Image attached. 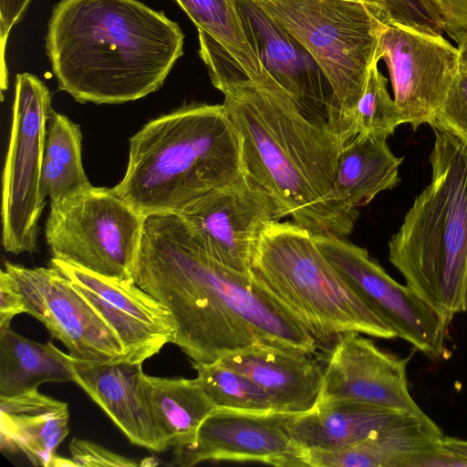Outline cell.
I'll use <instances>...</instances> for the list:
<instances>
[{"label":"cell","mask_w":467,"mask_h":467,"mask_svg":"<svg viewBox=\"0 0 467 467\" xmlns=\"http://www.w3.org/2000/svg\"><path fill=\"white\" fill-rule=\"evenodd\" d=\"M445 24L444 32L451 36L467 28V0H432Z\"/></svg>","instance_id":"35"},{"label":"cell","mask_w":467,"mask_h":467,"mask_svg":"<svg viewBox=\"0 0 467 467\" xmlns=\"http://www.w3.org/2000/svg\"><path fill=\"white\" fill-rule=\"evenodd\" d=\"M144 218L113 188L92 186L51 202L46 240L54 259L105 277L133 280Z\"/></svg>","instance_id":"8"},{"label":"cell","mask_w":467,"mask_h":467,"mask_svg":"<svg viewBox=\"0 0 467 467\" xmlns=\"http://www.w3.org/2000/svg\"><path fill=\"white\" fill-rule=\"evenodd\" d=\"M73 382L111 419L129 441L157 451L154 424L146 401L142 363H92L74 358Z\"/></svg>","instance_id":"19"},{"label":"cell","mask_w":467,"mask_h":467,"mask_svg":"<svg viewBox=\"0 0 467 467\" xmlns=\"http://www.w3.org/2000/svg\"><path fill=\"white\" fill-rule=\"evenodd\" d=\"M27 314L39 320L77 360L127 361L122 344L106 319L56 267L28 268L5 262Z\"/></svg>","instance_id":"11"},{"label":"cell","mask_w":467,"mask_h":467,"mask_svg":"<svg viewBox=\"0 0 467 467\" xmlns=\"http://www.w3.org/2000/svg\"><path fill=\"white\" fill-rule=\"evenodd\" d=\"M375 58L388 67L402 123L430 125L459 71L457 47L441 35L389 23Z\"/></svg>","instance_id":"13"},{"label":"cell","mask_w":467,"mask_h":467,"mask_svg":"<svg viewBox=\"0 0 467 467\" xmlns=\"http://www.w3.org/2000/svg\"><path fill=\"white\" fill-rule=\"evenodd\" d=\"M430 125L453 135L467 148V74L459 69Z\"/></svg>","instance_id":"30"},{"label":"cell","mask_w":467,"mask_h":467,"mask_svg":"<svg viewBox=\"0 0 467 467\" xmlns=\"http://www.w3.org/2000/svg\"><path fill=\"white\" fill-rule=\"evenodd\" d=\"M30 2L31 0H0V46L3 72H7L5 52L9 34L23 17Z\"/></svg>","instance_id":"34"},{"label":"cell","mask_w":467,"mask_h":467,"mask_svg":"<svg viewBox=\"0 0 467 467\" xmlns=\"http://www.w3.org/2000/svg\"><path fill=\"white\" fill-rule=\"evenodd\" d=\"M312 236L343 281L398 337L431 359L448 357L450 323L441 314L391 278L367 249L341 237Z\"/></svg>","instance_id":"10"},{"label":"cell","mask_w":467,"mask_h":467,"mask_svg":"<svg viewBox=\"0 0 467 467\" xmlns=\"http://www.w3.org/2000/svg\"><path fill=\"white\" fill-rule=\"evenodd\" d=\"M178 214L207 255L244 274L250 273L265 229L280 220L270 194L244 171Z\"/></svg>","instance_id":"12"},{"label":"cell","mask_w":467,"mask_h":467,"mask_svg":"<svg viewBox=\"0 0 467 467\" xmlns=\"http://www.w3.org/2000/svg\"><path fill=\"white\" fill-rule=\"evenodd\" d=\"M244 26L264 67L289 93L303 114L347 142L332 88L311 54L254 0H236Z\"/></svg>","instance_id":"14"},{"label":"cell","mask_w":467,"mask_h":467,"mask_svg":"<svg viewBox=\"0 0 467 467\" xmlns=\"http://www.w3.org/2000/svg\"><path fill=\"white\" fill-rule=\"evenodd\" d=\"M410 416L413 415L393 409L335 402L294 415L287 428L293 441L302 451L327 452L377 436Z\"/></svg>","instance_id":"22"},{"label":"cell","mask_w":467,"mask_h":467,"mask_svg":"<svg viewBox=\"0 0 467 467\" xmlns=\"http://www.w3.org/2000/svg\"><path fill=\"white\" fill-rule=\"evenodd\" d=\"M451 37L457 44L459 69L467 74V28L457 31Z\"/></svg>","instance_id":"36"},{"label":"cell","mask_w":467,"mask_h":467,"mask_svg":"<svg viewBox=\"0 0 467 467\" xmlns=\"http://www.w3.org/2000/svg\"><path fill=\"white\" fill-rule=\"evenodd\" d=\"M132 278L170 313L172 343L192 365L257 347L312 355V336L250 274L207 255L178 214L144 218Z\"/></svg>","instance_id":"1"},{"label":"cell","mask_w":467,"mask_h":467,"mask_svg":"<svg viewBox=\"0 0 467 467\" xmlns=\"http://www.w3.org/2000/svg\"><path fill=\"white\" fill-rule=\"evenodd\" d=\"M389 23L441 35L444 20L432 0H381Z\"/></svg>","instance_id":"31"},{"label":"cell","mask_w":467,"mask_h":467,"mask_svg":"<svg viewBox=\"0 0 467 467\" xmlns=\"http://www.w3.org/2000/svg\"><path fill=\"white\" fill-rule=\"evenodd\" d=\"M254 1L314 57L332 88L350 140L356 105L389 23L384 8L356 0Z\"/></svg>","instance_id":"7"},{"label":"cell","mask_w":467,"mask_h":467,"mask_svg":"<svg viewBox=\"0 0 467 467\" xmlns=\"http://www.w3.org/2000/svg\"><path fill=\"white\" fill-rule=\"evenodd\" d=\"M249 274L318 347L335 344L349 332L397 337L338 275L312 234L292 221L275 220L266 226Z\"/></svg>","instance_id":"6"},{"label":"cell","mask_w":467,"mask_h":467,"mask_svg":"<svg viewBox=\"0 0 467 467\" xmlns=\"http://www.w3.org/2000/svg\"><path fill=\"white\" fill-rule=\"evenodd\" d=\"M218 361L254 380L268 395L275 412L301 414L317 402L324 368L311 355L257 347Z\"/></svg>","instance_id":"20"},{"label":"cell","mask_w":467,"mask_h":467,"mask_svg":"<svg viewBox=\"0 0 467 467\" xmlns=\"http://www.w3.org/2000/svg\"><path fill=\"white\" fill-rule=\"evenodd\" d=\"M74 466H138L140 463L90 441L75 438L69 444Z\"/></svg>","instance_id":"32"},{"label":"cell","mask_w":467,"mask_h":467,"mask_svg":"<svg viewBox=\"0 0 467 467\" xmlns=\"http://www.w3.org/2000/svg\"><path fill=\"white\" fill-rule=\"evenodd\" d=\"M197 27L200 57L213 85L253 78L265 67L236 0H175Z\"/></svg>","instance_id":"18"},{"label":"cell","mask_w":467,"mask_h":467,"mask_svg":"<svg viewBox=\"0 0 467 467\" xmlns=\"http://www.w3.org/2000/svg\"><path fill=\"white\" fill-rule=\"evenodd\" d=\"M219 90L240 137L243 170L270 194L278 218L290 217L312 235H348L359 212L333 192L337 138L310 121L265 68Z\"/></svg>","instance_id":"2"},{"label":"cell","mask_w":467,"mask_h":467,"mask_svg":"<svg viewBox=\"0 0 467 467\" xmlns=\"http://www.w3.org/2000/svg\"><path fill=\"white\" fill-rule=\"evenodd\" d=\"M74 358L51 342L27 339L10 326L0 327V396H12L45 382L73 381Z\"/></svg>","instance_id":"26"},{"label":"cell","mask_w":467,"mask_h":467,"mask_svg":"<svg viewBox=\"0 0 467 467\" xmlns=\"http://www.w3.org/2000/svg\"><path fill=\"white\" fill-rule=\"evenodd\" d=\"M431 420L410 416L400 424L354 446L335 451H302V467H410L443 439Z\"/></svg>","instance_id":"23"},{"label":"cell","mask_w":467,"mask_h":467,"mask_svg":"<svg viewBox=\"0 0 467 467\" xmlns=\"http://www.w3.org/2000/svg\"><path fill=\"white\" fill-rule=\"evenodd\" d=\"M183 41L177 23L138 0H60L46 50L59 90L79 103L121 104L162 86Z\"/></svg>","instance_id":"3"},{"label":"cell","mask_w":467,"mask_h":467,"mask_svg":"<svg viewBox=\"0 0 467 467\" xmlns=\"http://www.w3.org/2000/svg\"><path fill=\"white\" fill-rule=\"evenodd\" d=\"M68 421L67 403L37 389L0 396L1 450L20 452L35 466L52 467Z\"/></svg>","instance_id":"21"},{"label":"cell","mask_w":467,"mask_h":467,"mask_svg":"<svg viewBox=\"0 0 467 467\" xmlns=\"http://www.w3.org/2000/svg\"><path fill=\"white\" fill-rule=\"evenodd\" d=\"M23 313L27 314L24 298L11 276L2 269L0 271V327H9L12 319Z\"/></svg>","instance_id":"33"},{"label":"cell","mask_w":467,"mask_h":467,"mask_svg":"<svg viewBox=\"0 0 467 467\" xmlns=\"http://www.w3.org/2000/svg\"><path fill=\"white\" fill-rule=\"evenodd\" d=\"M241 140L223 104L183 105L130 139L114 192L137 212L179 213L243 171Z\"/></svg>","instance_id":"4"},{"label":"cell","mask_w":467,"mask_h":467,"mask_svg":"<svg viewBox=\"0 0 467 467\" xmlns=\"http://www.w3.org/2000/svg\"><path fill=\"white\" fill-rule=\"evenodd\" d=\"M431 183L389 242L408 285L449 323L467 311V148L433 129Z\"/></svg>","instance_id":"5"},{"label":"cell","mask_w":467,"mask_h":467,"mask_svg":"<svg viewBox=\"0 0 467 467\" xmlns=\"http://www.w3.org/2000/svg\"><path fill=\"white\" fill-rule=\"evenodd\" d=\"M143 388L154 424L157 451L192 441L202 422L216 409L198 378L145 374Z\"/></svg>","instance_id":"25"},{"label":"cell","mask_w":467,"mask_h":467,"mask_svg":"<svg viewBox=\"0 0 467 467\" xmlns=\"http://www.w3.org/2000/svg\"><path fill=\"white\" fill-rule=\"evenodd\" d=\"M356 1H362V2H366V3L373 4V5H379L383 7L381 0H356Z\"/></svg>","instance_id":"38"},{"label":"cell","mask_w":467,"mask_h":467,"mask_svg":"<svg viewBox=\"0 0 467 467\" xmlns=\"http://www.w3.org/2000/svg\"><path fill=\"white\" fill-rule=\"evenodd\" d=\"M216 409L249 412L274 411L265 391L250 377L221 362L192 365Z\"/></svg>","instance_id":"28"},{"label":"cell","mask_w":467,"mask_h":467,"mask_svg":"<svg viewBox=\"0 0 467 467\" xmlns=\"http://www.w3.org/2000/svg\"><path fill=\"white\" fill-rule=\"evenodd\" d=\"M378 60L369 67L365 89L354 113L352 134L371 132L385 137L392 135L402 119L387 89V78L378 68Z\"/></svg>","instance_id":"29"},{"label":"cell","mask_w":467,"mask_h":467,"mask_svg":"<svg viewBox=\"0 0 467 467\" xmlns=\"http://www.w3.org/2000/svg\"><path fill=\"white\" fill-rule=\"evenodd\" d=\"M410 359V356L399 358L381 350L359 333H346L332 347L316 406L361 403L431 420L410 394L407 378Z\"/></svg>","instance_id":"16"},{"label":"cell","mask_w":467,"mask_h":467,"mask_svg":"<svg viewBox=\"0 0 467 467\" xmlns=\"http://www.w3.org/2000/svg\"><path fill=\"white\" fill-rule=\"evenodd\" d=\"M117 333L127 361L143 363L172 343L174 325L168 310L134 280L105 277L51 259Z\"/></svg>","instance_id":"17"},{"label":"cell","mask_w":467,"mask_h":467,"mask_svg":"<svg viewBox=\"0 0 467 467\" xmlns=\"http://www.w3.org/2000/svg\"><path fill=\"white\" fill-rule=\"evenodd\" d=\"M387 139L360 132L342 147L333 192L348 209L358 212L379 192L395 188L400 182L399 167L403 158L392 153Z\"/></svg>","instance_id":"24"},{"label":"cell","mask_w":467,"mask_h":467,"mask_svg":"<svg viewBox=\"0 0 467 467\" xmlns=\"http://www.w3.org/2000/svg\"><path fill=\"white\" fill-rule=\"evenodd\" d=\"M12 126L3 171L2 244L12 254L35 252L46 205L42 164L51 93L36 76L16 75Z\"/></svg>","instance_id":"9"},{"label":"cell","mask_w":467,"mask_h":467,"mask_svg":"<svg viewBox=\"0 0 467 467\" xmlns=\"http://www.w3.org/2000/svg\"><path fill=\"white\" fill-rule=\"evenodd\" d=\"M82 135L78 124L52 110L42 164L41 190L51 202L85 192L89 182L82 163Z\"/></svg>","instance_id":"27"},{"label":"cell","mask_w":467,"mask_h":467,"mask_svg":"<svg viewBox=\"0 0 467 467\" xmlns=\"http://www.w3.org/2000/svg\"><path fill=\"white\" fill-rule=\"evenodd\" d=\"M294 415L214 409L192 441L175 447V464L190 467L208 461H229L302 467V450L287 428Z\"/></svg>","instance_id":"15"},{"label":"cell","mask_w":467,"mask_h":467,"mask_svg":"<svg viewBox=\"0 0 467 467\" xmlns=\"http://www.w3.org/2000/svg\"><path fill=\"white\" fill-rule=\"evenodd\" d=\"M442 445L451 453L467 462V441L443 437Z\"/></svg>","instance_id":"37"}]
</instances>
